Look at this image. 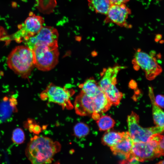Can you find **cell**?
Segmentation results:
<instances>
[{"label":"cell","instance_id":"obj_1","mask_svg":"<svg viewBox=\"0 0 164 164\" xmlns=\"http://www.w3.org/2000/svg\"><path fill=\"white\" fill-rule=\"evenodd\" d=\"M61 149L60 143L50 138L35 135L31 138L26 149V155L34 164L51 163L55 155Z\"/></svg>","mask_w":164,"mask_h":164},{"label":"cell","instance_id":"obj_2","mask_svg":"<svg viewBox=\"0 0 164 164\" xmlns=\"http://www.w3.org/2000/svg\"><path fill=\"white\" fill-rule=\"evenodd\" d=\"M111 106L104 92L101 89L93 96L87 95L81 91L75 100L74 108L76 113L80 116L91 115L97 120Z\"/></svg>","mask_w":164,"mask_h":164},{"label":"cell","instance_id":"obj_3","mask_svg":"<svg viewBox=\"0 0 164 164\" xmlns=\"http://www.w3.org/2000/svg\"><path fill=\"white\" fill-rule=\"evenodd\" d=\"M164 142L163 137L156 134L148 142H133L131 152L125 159L134 158L139 162H143L163 155Z\"/></svg>","mask_w":164,"mask_h":164},{"label":"cell","instance_id":"obj_4","mask_svg":"<svg viewBox=\"0 0 164 164\" xmlns=\"http://www.w3.org/2000/svg\"><path fill=\"white\" fill-rule=\"evenodd\" d=\"M7 63L15 73L23 78H27L35 65L33 51L26 46H17L9 55Z\"/></svg>","mask_w":164,"mask_h":164},{"label":"cell","instance_id":"obj_5","mask_svg":"<svg viewBox=\"0 0 164 164\" xmlns=\"http://www.w3.org/2000/svg\"><path fill=\"white\" fill-rule=\"evenodd\" d=\"M44 22L42 17L31 13L24 22L18 26V29L15 33L11 36H6L1 40L7 43L11 40L18 43L24 42L36 34L43 27Z\"/></svg>","mask_w":164,"mask_h":164},{"label":"cell","instance_id":"obj_6","mask_svg":"<svg viewBox=\"0 0 164 164\" xmlns=\"http://www.w3.org/2000/svg\"><path fill=\"white\" fill-rule=\"evenodd\" d=\"M32 50L34 65L38 69L43 71H49L57 64L59 54L58 48L38 44Z\"/></svg>","mask_w":164,"mask_h":164},{"label":"cell","instance_id":"obj_7","mask_svg":"<svg viewBox=\"0 0 164 164\" xmlns=\"http://www.w3.org/2000/svg\"><path fill=\"white\" fill-rule=\"evenodd\" d=\"M139 117L132 111L128 116V132L133 142H148L154 134H160L163 132L164 128L156 126L144 128L139 124Z\"/></svg>","mask_w":164,"mask_h":164},{"label":"cell","instance_id":"obj_8","mask_svg":"<svg viewBox=\"0 0 164 164\" xmlns=\"http://www.w3.org/2000/svg\"><path fill=\"white\" fill-rule=\"evenodd\" d=\"M74 93L73 90L50 84L41 93L40 97L43 101L58 104L63 109L70 110L73 108L70 98Z\"/></svg>","mask_w":164,"mask_h":164},{"label":"cell","instance_id":"obj_9","mask_svg":"<svg viewBox=\"0 0 164 164\" xmlns=\"http://www.w3.org/2000/svg\"><path fill=\"white\" fill-rule=\"evenodd\" d=\"M132 63L135 69L138 67L145 72L146 79L149 80L154 79L162 72V68L156 58L140 49L136 50Z\"/></svg>","mask_w":164,"mask_h":164},{"label":"cell","instance_id":"obj_10","mask_svg":"<svg viewBox=\"0 0 164 164\" xmlns=\"http://www.w3.org/2000/svg\"><path fill=\"white\" fill-rule=\"evenodd\" d=\"M58 37L59 34L56 28L52 26H43L36 34L24 42L25 45L32 50L38 44L58 48Z\"/></svg>","mask_w":164,"mask_h":164},{"label":"cell","instance_id":"obj_11","mask_svg":"<svg viewBox=\"0 0 164 164\" xmlns=\"http://www.w3.org/2000/svg\"><path fill=\"white\" fill-rule=\"evenodd\" d=\"M122 68V67L116 65L104 70L102 77L98 84L106 96H113L120 92L116 86L117 77L118 73Z\"/></svg>","mask_w":164,"mask_h":164},{"label":"cell","instance_id":"obj_12","mask_svg":"<svg viewBox=\"0 0 164 164\" xmlns=\"http://www.w3.org/2000/svg\"><path fill=\"white\" fill-rule=\"evenodd\" d=\"M131 10L125 5L111 4L104 20L105 22H111L120 26L126 27V22Z\"/></svg>","mask_w":164,"mask_h":164},{"label":"cell","instance_id":"obj_13","mask_svg":"<svg viewBox=\"0 0 164 164\" xmlns=\"http://www.w3.org/2000/svg\"><path fill=\"white\" fill-rule=\"evenodd\" d=\"M16 100L14 97H4L0 102V123L10 121L14 113L17 111Z\"/></svg>","mask_w":164,"mask_h":164},{"label":"cell","instance_id":"obj_14","mask_svg":"<svg viewBox=\"0 0 164 164\" xmlns=\"http://www.w3.org/2000/svg\"><path fill=\"white\" fill-rule=\"evenodd\" d=\"M133 143L128 132H126L122 140L110 149L114 154L122 155L126 158L131 152Z\"/></svg>","mask_w":164,"mask_h":164},{"label":"cell","instance_id":"obj_15","mask_svg":"<svg viewBox=\"0 0 164 164\" xmlns=\"http://www.w3.org/2000/svg\"><path fill=\"white\" fill-rule=\"evenodd\" d=\"M149 94L152 105L153 120L156 126L164 128V112L161 108L156 103L152 87H149Z\"/></svg>","mask_w":164,"mask_h":164},{"label":"cell","instance_id":"obj_16","mask_svg":"<svg viewBox=\"0 0 164 164\" xmlns=\"http://www.w3.org/2000/svg\"><path fill=\"white\" fill-rule=\"evenodd\" d=\"M87 1L91 10L106 15L111 5L110 0H87Z\"/></svg>","mask_w":164,"mask_h":164},{"label":"cell","instance_id":"obj_17","mask_svg":"<svg viewBox=\"0 0 164 164\" xmlns=\"http://www.w3.org/2000/svg\"><path fill=\"white\" fill-rule=\"evenodd\" d=\"M125 133V132H120L108 131L104 134L101 139L103 145L110 147H112L122 140Z\"/></svg>","mask_w":164,"mask_h":164},{"label":"cell","instance_id":"obj_18","mask_svg":"<svg viewBox=\"0 0 164 164\" xmlns=\"http://www.w3.org/2000/svg\"><path fill=\"white\" fill-rule=\"evenodd\" d=\"M79 87L81 89L82 92L90 96L96 95L101 89L98 83L93 77L86 80Z\"/></svg>","mask_w":164,"mask_h":164},{"label":"cell","instance_id":"obj_19","mask_svg":"<svg viewBox=\"0 0 164 164\" xmlns=\"http://www.w3.org/2000/svg\"><path fill=\"white\" fill-rule=\"evenodd\" d=\"M97 120L99 130L102 131L110 129L114 127L115 123L111 116L107 115L101 116Z\"/></svg>","mask_w":164,"mask_h":164},{"label":"cell","instance_id":"obj_20","mask_svg":"<svg viewBox=\"0 0 164 164\" xmlns=\"http://www.w3.org/2000/svg\"><path fill=\"white\" fill-rule=\"evenodd\" d=\"M89 132V129L88 126L83 123H78L74 127V134L77 137L81 138L84 137L87 135Z\"/></svg>","mask_w":164,"mask_h":164},{"label":"cell","instance_id":"obj_21","mask_svg":"<svg viewBox=\"0 0 164 164\" xmlns=\"http://www.w3.org/2000/svg\"><path fill=\"white\" fill-rule=\"evenodd\" d=\"M13 142L17 144L23 143L25 140V135L23 130L20 128H17L13 131L12 137Z\"/></svg>","mask_w":164,"mask_h":164},{"label":"cell","instance_id":"obj_22","mask_svg":"<svg viewBox=\"0 0 164 164\" xmlns=\"http://www.w3.org/2000/svg\"><path fill=\"white\" fill-rule=\"evenodd\" d=\"M155 100L156 104L160 108H164V98L163 95L158 94L155 96Z\"/></svg>","mask_w":164,"mask_h":164},{"label":"cell","instance_id":"obj_23","mask_svg":"<svg viewBox=\"0 0 164 164\" xmlns=\"http://www.w3.org/2000/svg\"><path fill=\"white\" fill-rule=\"evenodd\" d=\"M130 0H110L111 4H126Z\"/></svg>","mask_w":164,"mask_h":164},{"label":"cell","instance_id":"obj_24","mask_svg":"<svg viewBox=\"0 0 164 164\" xmlns=\"http://www.w3.org/2000/svg\"><path fill=\"white\" fill-rule=\"evenodd\" d=\"M41 130L40 126L38 125H35L32 130V132L36 134L39 133Z\"/></svg>","mask_w":164,"mask_h":164},{"label":"cell","instance_id":"obj_25","mask_svg":"<svg viewBox=\"0 0 164 164\" xmlns=\"http://www.w3.org/2000/svg\"><path fill=\"white\" fill-rule=\"evenodd\" d=\"M6 36V33L5 29L0 26V40Z\"/></svg>","mask_w":164,"mask_h":164},{"label":"cell","instance_id":"obj_26","mask_svg":"<svg viewBox=\"0 0 164 164\" xmlns=\"http://www.w3.org/2000/svg\"><path fill=\"white\" fill-rule=\"evenodd\" d=\"M158 163L159 164H164V160H162L160 161Z\"/></svg>","mask_w":164,"mask_h":164},{"label":"cell","instance_id":"obj_27","mask_svg":"<svg viewBox=\"0 0 164 164\" xmlns=\"http://www.w3.org/2000/svg\"></svg>","mask_w":164,"mask_h":164}]
</instances>
